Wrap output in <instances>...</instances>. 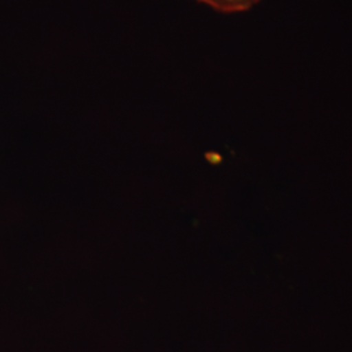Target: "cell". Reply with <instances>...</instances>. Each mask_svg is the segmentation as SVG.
Listing matches in <instances>:
<instances>
[{"label": "cell", "mask_w": 352, "mask_h": 352, "mask_svg": "<svg viewBox=\"0 0 352 352\" xmlns=\"http://www.w3.org/2000/svg\"><path fill=\"white\" fill-rule=\"evenodd\" d=\"M210 7L214 11L222 13H239L250 11L261 0H197Z\"/></svg>", "instance_id": "cell-1"}]
</instances>
